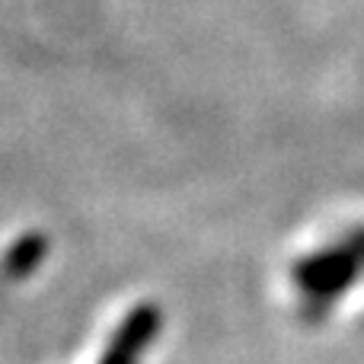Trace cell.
I'll return each mask as SVG.
<instances>
[{
  "mask_svg": "<svg viewBox=\"0 0 364 364\" xmlns=\"http://www.w3.org/2000/svg\"><path fill=\"white\" fill-rule=\"evenodd\" d=\"M160 333V310L151 304H141L125 316L119 333L112 336V346L102 355L100 364H138V355L147 348V342Z\"/></svg>",
  "mask_w": 364,
  "mask_h": 364,
  "instance_id": "obj_2",
  "label": "cell"
},
{
  "mask_svg": "<svg viewBox=\"0 0 364 364\" xmlns=\"http://www.w3.org/2000/svg\"><path fill=\"white\" fill-rule=\"evenodd\" d=\"M361 272H364V227L352 230L339 246H326V250L301 259L294 269V282L314 307H326Z\"/></svg>",
  "mask_w": 364,
  "mask_h": 364,
  "instance_id": "obj_1",
  "label": "cell"
}]
</instances>
